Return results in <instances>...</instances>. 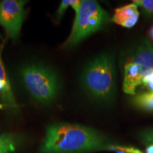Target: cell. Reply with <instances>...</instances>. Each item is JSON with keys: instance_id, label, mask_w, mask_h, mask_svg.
Returning <instances> with one entry per match:
<instances>
[{"instance_id": "cell-1", "label": "cell", "mask_w": 153, "mask_h": 153, "mask_svg": "<svg viewBox=\"0 0 153 153\" xmlns=\"http://www.w3.org/2000/svg\"><path fill=\"white\" fill-rule=\"evenodd\" d=\"M112 145L97 130L62 123L48 127L41 151L42 153H85L110 150Z\"/></svg>"}, {"instance_id": "cell-2", "label": "cell", "mask_w": 153, "mask_h": 153, "mask_svg": "<svg viewBox=\"0 0 153 153\" xmlns=\"http://www.w3.org/2000/svg\"><path fill=\"white\" fill-rule=\"evenodd\" d=\"M85 89L96 99L108 100L115 90L114 60L108 55L97 57L87 65L82 76Z\"/></svg>"}, {"instance_id": "cell-3", "label": "cell", "mask_w": 153, "mask_h": 153, "mask_svg": "<svg viewBox=\"0 0 153 153\" xmlns=\"http://www.w3.org/2000/svg\"><path fill=\"white\" fill-rule=\"evenodd\" d=\"M20 74L25 87L38 102L48 104L57 97L60 82L50 68L38 64L27 65L21 69Z\"/></svg>"}, {"instance_id": "cell-4", "label": "cell", "mask_w": 153, "mask_h": 153, "mask_svg": "<svg viewBox=\"0 0 153 153\" xmlns=\"http://www.w3.org/2000/svg\"><path fill=\"white\" fill-rule=\"evenodd\" d=\"M108 20V14L98 2L93 0L82 1L65 46L71 47L77 45L91 33L100 29Z\"/></svg>"}, {"instance_id": "cell-5", "label": "cell", "mask_w": 153, "mask_h": 153, "mask_svg": "<svg viewBox=\"0 0 153 153\" xmlns=\"http://www.w3.org/2000/svg\"><path fill=\"white\" fill-rule=\"evenodd\" d=\"M153 72V47L145 42L124 67L123 90L126 94H135L136 88L142 85L146 75Z\"/></svg>"}, {"instance_id": "cell-6", "label": "cell", "mask_w": 153, "mask_h": 153, "mask_svg": "<svg viewBox=\"0 0 153 153\" xmlns=\"http://www.w3.org/2000/svg\"><path fill=\"white\" fill-rule=\"evenodd\" d=\"M25 1L3 0L0 1V25L5 29L8 38L19 37L25 18Z\"/></svg>"}, {"instance_id": "cell-7", "label": "cell", "mask_w": 153, "mask_h": 153, "mask_svg": "<svg viewBox=\"0 0 153 153\" xmlns=\"http://www.w3.org/2000/svg\"><path fill=\"white\" fill-rule=\"evenodd\" d=\"M138 6L134 3L129 4L115 10L111 19L115 24L125 28H131L135 26L139 18Z\"/></svg>"}, {"instance_id": "cell-8", "label": "cell", "mask_w": 153, "mask_h": 153, "mask_svg": "<svg viewBox=\"0 0 153 153\" xmlns=\"http://www.w3.org/2000/svg\"><path fill=\"white\" fill-rule=\"evenodd\" d=\"M0 98L9 108L12 111H16L18 110V104H16V99L10 85L8 78H7L6 70L1 60L0 55Z\"/></svg>"}, {"instance_id": "cell-9", "label": "cell", "mask_w": 153, "mask_h": 153, "mask_svg": "<svg viewBox=\"0 0 153 153\" xmlns=\"http://www.w3.org/2000/svg\"><path fill=\"white\" fill-rule=\"evenodd\" d=\"M19 138L16 134L5 133L0 135V153H13L16 151Z\"/></svg>"}, {"instance_id": "cell-10", "label": "cell", "mask_w": 153, "mask_h": 153, "mask_svg": "<svg viewBox=\"0 0 153 153\" xmlns=\"http://www.w3.org/2000/svg\"><path fill=\"white\" fill-rule=\"evenodd\" d=\"M136 106L143 109L153 111V91H147L137 94L133 99Z\"/></svg>"}, {"instance_id": "cell-11", "label": "cell", "mask_w": 153, "mask_h": 153, "mask_svg": "<svg viewBox=\"0 0 153 153\" xmlns=\"http://www.w3.org/2000/svg\"><path fill=\"white\" fill-rule=\"evenodd\" d=\"M133 3L141 7L149 12L153 13V0H135Z\"/></svg>"}, {"instance_id": "cell-12", "label": "cell", "mask_w": 153, "mask_h": 153, "mask_svg": "<svg viewBox=\"0 0 153 153\" xmlns=\"http://www.w3.org/2000/svg\"><path fill=\"white\" fill-rule=\"evenodd\" d=\"M70 5H71V0H63V1H61L60 7H58L56 14V18L57 20H60V19L64 15L68 7Z\"/></svg>"}, {"instance_id": "cell-13", "label": "cell", "mask_w": 153, "mask_h": 153, "mask_svg": "<svg viewBox=\"0 0 153 153\" xmlns=\"http://www.w3.org/2000/svg\"><path fill=\"white\" fill-rule=\"evenodd\" d=\"M142 84L150 91H153V72L145 76L144 79H143Z\"/></svg>"}, {"instance_id": "cell-14", "label": "cell", "mask_w": 153, "mask_h": 153, "mask_svg": "<svg viewBox=\"0 0 153 153\" xmlns=\"http://www.w3.org/2000/svg\"><path fill=\"white\" fill-rule=\"evenodd\" d=\"M82 1H79V0H71V5L70 6L75 11L76 14L79 12L82 5Z\"/></svg>"}, {"instance_id": "cell-15", "label": "cell", "mask_w": 153, "mask_h": 153, "mask_svg": "<svg viewBox=\"0 0 153 153\" xmlns=\"http://www.w3.org/2000/svg\"><path fill=\"white\" fill-rule=\"evenodd\" d=\"M144 140L145 141V143L153 142V131H151L150 133L145 134L144 137Z\"/></svg>"}, {"instance_id": "cell-16", "label": "cell", "mask_w": 153, "mask_h": 153, "mask_svg": "<svg viewBox=\"0 0 153 153\" xmlns=\"http://www.w3.org/2000/svg\"><path fill=\"white\" fill-rule=\"evenodd\" d=\"M128 153H143V152H141L140 150H137V149H135L133 148H129Z\"/></svg>"}, {"instance_id": "cell-17", "label": "cell", "mask_w": 153, "mask_h": 153, "mask_svg": "<svg viewBox=\"0 0 153 153\" xmlns=\"http://www.w3.org/2000/svg\"><path fill=\"white\" fill-rule=\"evenodd\" d=\"M150 34L151 38H152V39H153V26H152V28H151L150 30Z\"/></svg>"}, {"instance_id": "cell-18", "label": "cell", "mask_w": 153, "mask_h": 153, "mask_svg": "<svg viewBox=\"0 0 153 153\" xmlns=\"http://www.w3.org/2000/svg\"><path fill=\"white\" fill-rule=\"evenodd\" d=\"M4 105H3V104H0V110H1V109H2V108H4Z\"/></svg>"}, {"instance_id": "cell-19", "label": "cell", "mask_w": 153, "mask_h": 153, "mask_svg": "<svg viewBox=\"0 0 153 153\" xmlns=\"http://www.w3.org/2000/svg\"><path fill=\"white\" fill-rule=\"evenodd\" d=\"M1 35H0V39H1Z\"/></svg>"}]
</instances>
